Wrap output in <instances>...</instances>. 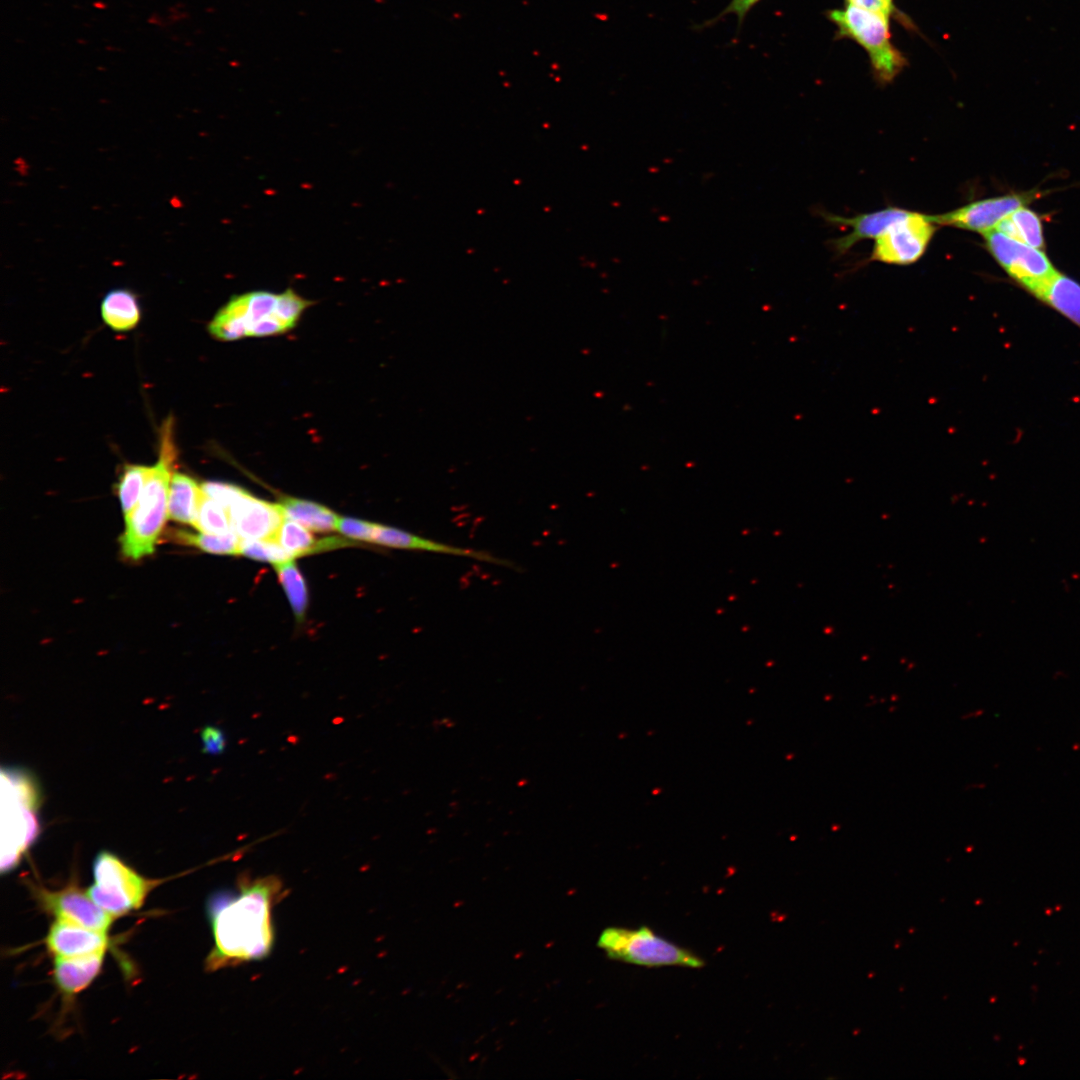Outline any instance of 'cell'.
<instances>
[{
	"label": "cell",
	"mask_w": 1080,
	"mask_h": 1080,
	"mask_svg": "<svg viewBox=\"0 0 1080 1080\" xmlns=\"http://www.w3.org/2000/svg\"><path fill=\"white\" fill-rule=\"evenodd\" d=\"M282 882L274 875L239 881V892L215 902L211 910L214 949L210 969L265 958L272 950L273 907L282 896Z\"/></svg>",
	"instance_id": "1"
},
{
	"label": "cell",
	"mask_w": 1080,
	"mask_h": 1080,
	"mask_svg": "<svg viewBox=\"0 0 1080 1080\" xmlns=\"http://www.w3.org/2000/svg\"><path fill=\"white\" fill-rule=\"evenodd\" d=\"M175 460L173 421L167 418L161 428L159 459L152 466L136 506L125 517L120 544L127 558L138 560L154 552L168 518V496Z\"/></svg>",
	"instance_id": "2"
},
{
	"label": "cell",
	"mask_w": 1080,
	"mask_h": 1080,
	"mask_svg": "<svg viewBox=\"0 0 1080 1080\" xmlns=\"http://www.w3.org/2000/svg\"><path fill=\"white\" fill-rule=\"evenodd\" d=\"M41 793L23 769H1V872L12 870L40 833Z\"/></svg>",
	"instance_id": "3"
},
{
	"label": "cell",
	"mask_w": 1080,
	"mask_h": 1080,
	"mask_svg": "<svg viewBox=\"0 0 1080 1080\" xmlns=\"http://www.w3.org/2000/svg\"><path fill=\"white\" fill-rule=\"evenodd\" d=\"M827 16L837 27L838 37L865 49L877 81L887 84L903 70L907 62L891 42L889 18L852 5L831 10Z\"/></svg>",
	"instance_id": "4"
},
{
	"label": "cell",
	"mask_w": 1080,
	"mask_h": 1080,
	"mask_svg": "<svg viewBox=\"0 0 1080 1080\" xmlns=\"http://www.w3.org/2000/svg\"><path fill=\"white\" fill-rule=\"evenodd\" d=\"M597 946L610 959L640 966L700 968L705 964L692 951L666 940L646 926L636 929L607 927L600 933Z\"/></svg>",
	"instance_id": "5"
},
{
	"label": "cell",
	"mask_w": 1080,
	"mask_h": 1080,
	"mask_svg": "<svg viewBox=\"0 0 1080 1080\" xmlns=\"http://www.w3.org/2000/svg\"><path fill=\"white\" fill-rule=\"evenodd\" d=\"M94 884L87 893L103 910L117 918L140 908L158 883L147 879L115 854L100 852L93 863Z\"/></svg>",
	"instance_id": "6"
},
{
	"label": "cell",
	"mask_w": 1080,
	"mask_h": 1080,
	"mask_svg": "<svg viewBox=\"0 0 1080 1080\" xmlns=\"http://www.w3.org/2000/svg\"><path fill=\"white\" fill-rule=\"evenodd\" d=\"M936 224L930 215L911 211L875 239L871 260L892 265H910L925 253Z\"/></svg>",
	"instance_id": "7"
},
{
	"label": "cell",
	"mask_w": 1080,
	"mask_h": 1080,
	"mask_svg": "<svg viewBox=\"0 0 1080 1080\" xmlns=\"http://www.w3.org/2000/svg\"><path fill=\"white\" fill-rule=\"evenodd\" d=\"M987 249L999 265L1029 293L1056 272L1041 249L993 229L983 234Z\"/></svg>",
	"instance_id": "8"
},
{
	"label": "cell",
	"mask_w": 1080,
	"mask_h": 1080,
	"mask_svg": "<svg viewBox=\"0 0 1080 1080\" xmlns=\"http://www.w3.org/2000/svg\"><path fill=\"white\" fill-rule=\"evenodd\" d=\"M1033 199L1031 193L1008 194L971 202L955 210L930 215L936 225L986 233Z\"/></svg>",
	"instance_id": "9"
},
{
	"label": "cell",
	"mask_w": 1080,
	"mask_h": 1080,
	"mask_svg": "<svg viewBox=\"0 0 1080 1080\" xmlns=\"http://www.w3.org/2000/svg\"><path fill=\"white\" fill-rule=\"evenodd\" d=\"M40 902L57 919L107 931L115 917L98 906L86 891L71 884L56 891L38 889Z\"/></svg>",
	"instance_id": "10"
},
{
	"label": "cell",
	"mask_w": 1080,
	"mask_h": 1080,
	"mask_svg": "<svg viewBox=\"0 0 1080 1080\" xmlns=\"http://www.w3.org/2000/svg\"><path fill=\"white\" fill-rule=\"evenodd\" d=\"M227 510L233 532L244 540L275 539L285 518L278 503L256 498L246 490Z\"/></svg>",
	"instance_id": "11"
},
{
	"label": "cell",
	"mask_w": 1080,
	"mask_h": 1080,
	"mask_svg": "<svg viewBox=\"0 0 1080 1080\" xmlns=\"http://www.w3.org/2000/svg\"><path fill=\"white\" fill-rule=\"evenodd\" d=\"M46 944L56 956H80L105 951L108 937L106 931L57 919L49 929Z\"/></svg>",
	"instance_id": "12"
},
{
	"label": "cell",
	"mask_w": 1080,
	"mask_h": 1080,
	"mask_svg": "<svg viewBox=\"0 0 1080 1080\" xmlns=\"http://www.w3.org/2000/svg\"><path fill=\"white\" fill-rule=\"evenodd\" d=\"M910 212L898 207H889L851 218L829 215L830 222L851 228L849 234L834 241V248L839 253H844L861 240H875L893 224L907 217Z\"/></svg>",
	"instance_id": "13"
},
{
	"label": "cell",
	"mask_w": 1080,
	"mask_h": 1080,
	"mask_svg": "<svg viewBox=\"0 0 1080 1080\" xmlns=\"http://www.w3.org/2000/svg\"><path fill=\"white\" fill-rule=\"evenodd\" d=\"M1030 293L1080 329V283L1076 280L1056 271Z\"/></svg>",
	"instance_id": "14"
},
{
	"label": "cell",
	"mask_w": 1080,
	"mask_h": 1080,
	"mask_svg": "<svg viewBox=\"0 0 1080 1080\" xmlns=\"http://www.w3.org/2000/svg\"><path fill=\"white\" fill-rule=\"evenodd\" d=\"M105 951L80 956H56L54 977L59 989L65 994H76L85 989L99 973Z\"/></svg>",
	"instance_id": "15"
},
{
	"label": "cell",
	"mask_w": 1080,
	"mask_h": 1080,
	"mask_svg": "<svg viewBox=\"0 0 1080 1080\" xmlns=\"http://www.w3.org/2000/svg\"><path fill=\"white\" fill-rule=\"evenodd\" d=\"M308 530L300 523L285 517L275 539L294 559L354 544L338 537L316 539Z\"/></svg>",
	"instance_id": "16"
},
{
	"label": "cell",
	"mask_w": 1080,
	"mask_h": 1080,
	"mask_svg": "<svg viewBox=\"0 0 1080 1080\" xmlns=\"http://www.w3.org/2000/svg\"><path fill=\"white\" fill-rule=\"evenodd\" d=\"M203 490L192 477L174 472L168 496V518L195 527Z\"/></svg>",
	"instance_id": "17"
},
{
	"label": "cell",
	"mask_w": 1080,
	"mask_h": 1080,
	"mask_svg": "<svg viewBox=\"0 0 1080 1080\" xmlns=\"http://www.w3.org/2000/svg\"><path fill=\"white\" fill-rule=\"evenodd\" d=\"M250 328L246 293L232 296L208 325L210 334L223 341L247 337Z\"/></svg>",
	"instance_id": "18"
},
{
	"label": "cell",
	"mask_w": 1080,
	"mask_h": 1080,
	"mask_svg": "<svg viewBox=\"0 0 1080 1080\" xmlns=\"http://www.w3.org/2000/svg\"><path fill=\"white\" fill-rule=\"evenodd\" d=\"M101 315L104 322L113 330L133 329L141 316L137 296L125 288L110 290L102 300Z\"/></svg>",
	"instance_id": "19"
},
{
	"label": "cell",
	"mask_w": 1080,
	"mask_h": 1080,
	"mask_svg": "<svg viewBox=\"0 0 1080 1080\" xmlns=\"http://www.w3.org/2000/svg\"><path fill=\"white\" fill-rule=\"evenodd\" d=\"M278 505L286 518L309 530L322 533L336 530L339 516L323 505L288 496L282 497Z\"/></svg>",
	"instance_id": "20"
},
{
	"label": "cell",
	"mask_w": 1080,
	"mask_h": 1080,
	"mask_svg": "<svg viewBox=\"0 0 1080 1080\" xmlns=\"http://www.w3.org/2000/svg\"><path fill=\"white\" fill-rule=\"evenodd\" d=\"M273 566L296 620L302 622L308 606V590L303 575L294 559Z\"/></svg>",
	"instance_id": "21"
},
{
	"label": "cell",
	"mask_w": 1080,
	"mask_h": 1080,
	"mask_svg": "<svg viewBox=\"0 0 1080 1080\" xmlns=\"http://www.w3.org/2000/svg\"><path fill=\"white\" fill-rule=\"evenodd\" d=\"M152 466L126 464L117 484V492L124 516L136 506Z\"/></svg>",
	"instance_id": "22"
},
{
	"label": "cell",
	"mask_w": 1080,
	"mask_h": 1080,
	"mask_svg": "<svg viewBox=\"0 0 1080 1080\" xmlns=\"http://www.w3.org/2000/svg\"><path fill=\"white\" fill-rule=\"evenodd\" d=\"M177 539L185 544L192 545L201 551L220 555H240L241 539L234 533L223 535L208 534L204 532H189L179 530L175 533Z\"/></svg>",
	"instance_id": "23"
},
{
	"label": "cell",
	"mask_w": 1080,
	"mask_h": 1080,
	"mask_svg": "<svg viewBox=\"0 0 1080 1080\" xmlns=\"http://www.w3.org/2000/svg\"><path fill=\"white\" fill-rule=\"evenodd\" d=\"M195 528L208 534L223 535L233 532L228 510L203 492Z\"/></svg>",
	"instance_id": "24"
},
{
	"label": "cell",
	"mask_w": 1080,
	"mask_h": 1080,
	"mask_svg": "<svg viewBox=\"0 0 1080 1080\" xmlns=\"http://www.w3.org/2000/svg\"><path fill=\"white\" fill-rule=\"evenodd\" d=\"M240 555L273 565L294 559L276 539H241Z\"/></svg>",
	"instance_id": "25"
},
{
	"label": "cell",
	"mask_w": 1080,
	"mask_h": 1080,
	"mask_svg": "<svg viewBox=\"0 0 1080 1080\" xmlns=\"http://www.w3.org/2000/svg\"><path fill=\"white\" fill-rule=\"evenodd\" d=\"M1010 218L1017 228L1021 242L1037 249L1044 247L1042 224L1035 212L1023 206L1014 211Z\"/></svg>",
	"instance_id": "26"
},
{
	"label": "cell",
	"mask_w": 1080,
	"mask_h": 1080,
	"mask_svg": "<svg viewBox=\"0 0 1080 1080\" xmlns=\"http://www.w3.org/2000/svg\"><path fill=\"white\" fill-rule=\"evenodd\" d=\"M311 305V301L298 295L293 289L288 288L277 295L275 315L290 328L295 327L296 322Z\"/></svg>",
	"instance_id": "27"
},
{
	"label": "cell",
	"mask_w": 1080,
	"mask_h": 1080,
	"mask_svg": "<svg viewBox=\"0 0 1080 1080\" xmlns=\"http://www.w3.org/2000/svg\"><path fill=\"white\" fill-rule=\"evenodd\" d=\"M761 0H730L728 5L716 16L692 26L695 31H701L706 28L712 27L722 20L725 16L734 14L737 17V29L736 35L741 31L745 18L748 12Z\"/></svg>",
	"instance_id": "28"
},
{
	"label": "cell",
	"mask_w": 1080,
	"mask_h": 1080,
	"mask_svg": "<svg viewBox=\"0 0 1080 1080\" xmlns=\"http://www.w3.org/2000/svg\"><path fill=\"white\" fill-rule=\"evenodd\" d=\"M247 295V313L251 326L256 321L274 313L277 295L268 291H253Z\"/></svg>",
	"instance_id": "29"
},
{
	"label": "cell",
	"mask_w": 1080,
	"mask_h": 1080,
	"mask_svg": "<svg viewBox=\"0 0 1080 1080\" xmlns=\"http://www.w3.org/2000/svg\"><path fill=\"white\" fill-rule=\"evenodd\" d=\"M376 528V523L341 516H339L336 525V530L342 535L354 540L372 543Z\"/></svg>",
	"instance_id": "30"
},
{
	"label": "cell",
	"mask_w": 1080,
	"mask_h": 1080,
	"mask_svg": "<svg viewBox=\"0 0 1080 1080\" xmlns=\"http://www.w3.org/2000/svg\"><path fill=\"white\" fill-rule=\"evenodd\" d=\"M289 329L291 328L273 313L253 323L249 336H272L284 333Z\"/></svg>",
	"instance_id": "31"
},
{
	"label": "cell",
	"mask_w": 1080,
	"mask_h": 1080,
	"mask_svg": "<svg viewBox=\"0 0 1080 1080\" xmlns=\"http://www.w3.org/2000/svg\"><path fill=\"white\" fill-rule=\"evenodd\" d=\"M203 749L209 754H220L226 747V738L223 731L217 727L208 726L201 732Z\"/></svg>",
	"instance_id": "32"
},
{
	"label": "cell",
	"mask_w": 1080,
	"mask_h": 1080,
	"mask_svg": "<svg viewBox=\"0 0 1080 1080\" xmlns=\"http://www.w3.org/2000/svg\"><path fill=\"white\" fill-rule=\"evenodd\" d=\"M852 5L864 10L881 14L887 18L896 13L893 0H846Z\"/></svg>",
	"instance_id": "33"
}]
</instances>
